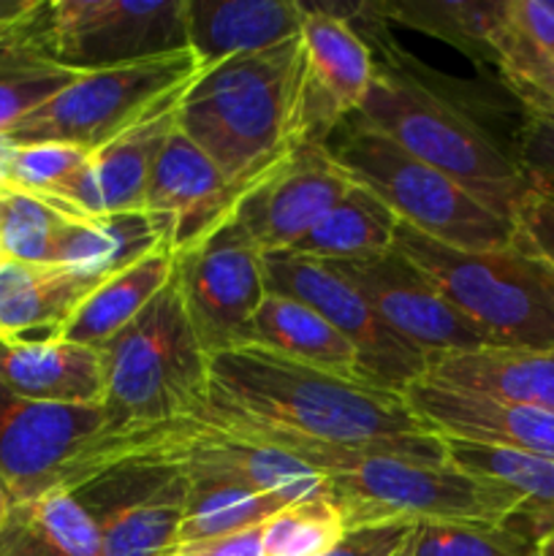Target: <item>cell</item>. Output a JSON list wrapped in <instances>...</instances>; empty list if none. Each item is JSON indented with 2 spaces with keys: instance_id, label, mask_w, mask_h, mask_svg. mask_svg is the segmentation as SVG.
I'll list each match as a JSON object with an SVG mask.
<instances>
[{
  "instance_id": "5b68a950",
  "label": "cell",
  "mask_w": 554,
  "mask_h": 556,
  "mask_svg": "<svg viewBox=\"0 0 554 556\" xmlns=\"http://www.w3.org/2000/svg\"><path fill=\"white\" fill-rule=\"evenodd\" d=\"M101 353L103 413L114 432L141 434L193 421L210 400V356L196 340L177 282Z\"/></svg>"
},
{
  "instance_id": "4dcf8cb0",
  "label": "cell",
  "mask_w": 554,
  "mask_h": 556,
  "mask_svg": "<svg viewBox=\"0 0 554 556\" xmlns=\"http://www.w3.org/2000/svg\"><path fill=\"white\" fill-rule=\"evenodd\" d=\"M378 11L383 20L432 33L489 63H494V38L508 22V0H400L378 3Z\"/></svg>"
},
{
  "instance_id": "f6af8a7d",
  "label": "cell",
  "mask_w": 554,
  "mask_h": 556,
  "mask_svg": "<svg viewBox=\"0 0 554 556\" xmlns=\"http://www.w3.org/2000/svg\"><path fill=\"white\" fill-rule=\"evenodd\" d=\"M536 556H554V530L543 532V535L538 538Z\"/></svg>"
},
{
  "instance_id": "2e32d148",
  "label": "cell",
  "mask_w": 554,
  "mask_h": 556,
  "mask_svg": "<svg viewBox=\"0 0 554 556\" xmlns=\"http://www.w3.org/2000/svg\"><path fill=\"white\" fill-rule=\"evenodd\" d=\"M304 5L302 81L297 103L299 144H324L331 130L345 123L367 98L375 63L367 41L340 16Z\"/></svg>"
},
{
  "instance_id": "b9f144b4",
  "label": "cell",
  "mask_w": 554,
  "mask_h": 556,
  "mask_svg": "<svg viewBox=\"0 0 554 556\" xmlns=\"http://www.w3.org/2000/svg\"><path fill=\"white\" fill-rule=\"evenodd\" d=\"M43 3L38 0H0V54L16 49L36 52V27Z\"/></svg>"
},
{
  "instance_id": "30bf717a",
  "label": "cell",
  "mask_w": 554,
  "mask_h": 556,
  "mask_svg": "<svg viewBox=\"0 0 554 556\" xmlns=\"http://www.w3.org/2000/svg\"><path fill=\"white\" fill-rule=\"evenodd\" d=\"M36 52L87 74L185 52L188 0H54L43 3Z\"/></svg>"
},
{
  "instance_id": "836d02e7",
  "label": "cell",
  "mask_w": 554,
  "mask_h": 556,
  "mask_svg": "<svg viewBox=\"0 0 554 556\" xmlns=\"http://www.w3.org/2000/svg\"><path fill=\"white\" fill-rule=\"evenodd\" d=\"M538 538L511 519L489 521H421L416 525L411 556H536Z\"/></svg>"
},
{
  "instance_id": "4fadbf2b",
  "label": "cell",
  "mask_w": 554,
  "mask_h": 556,
  "mask_svg": "<svg viewBox=\"0 0 554 556\" xmlns=\"http://www.w3.org/2000/svg\"><path fill=\"white\" fill-rule=\"evenodd\" d=\"M136 462L174 467L188 481L239 483L272 494L286 505L310 497H331L326 476L286 451L201 421L172 424L155 448Z\"/></svg>"
},
{
  "instance_id": "7dc6e473",
  "label": "cell",
  "mask_w": 554,
  "mask_h": 556,
  "mask_svg": "<svg viewBox=\"0 0 554 556\" xmlns=\"http://www.w3.org/2000/svg\"><path fill=\"white\" fill-rule=\"evenodd\" d=\"M549 530H554V521H552V525H549V527H546V532H549Z\"/></svg>"
},
{
  "instance_id": "7c38bea8",
  "label": "cell",
  "mask_w": 554,
  "mask_h": 556,
  "mask_svg": "<svg viewBox=\"0 0 554 556\" xmlns=\"http://www.w3.org/2000/svg\"><path fill=\"white\" fill-rule=\"evenodd\" d=\"M174 282L206 356L248 345L250 324L266 296L264 250L237 217L174 255Z\"/></svg>"
},
{
  "instance_id": "ee69618b",
  "label": "cell",
  "mask_w": 554,
  "mask_h": 556,
  "mask_svg": "<svg viewBox=\"0 0 554 556\" xmlns=\"http://www.w3.org/2000/svg\"><path fill=\"white\" fill-rule=\"evenodd\" d=\"M14 505H16L14 492H11L9 481H5L3 472H0V530H3L5 521H9V516H11V510H14Z\"/></svg>"
},
{
  "instance_id": "60d3db41",
  "label": "cell",
  "mask_w": 554,
  "mask_h": 556,
  "mask_svg": "<svg viewBox=\"0 0 554 556\" xmlns=\"http://www.w3.org/2000/svg\"><path fill=\"white\" fill-rule=\"evenodd\" d=\"M508 20L530 47L554 60V0H508Z\"/></svg>"
},
{
  "instance_id": "bcb514c9",
  "label": "cell",
  "mask_w": 554,
  "mask_h": 556,
  "mask_svg": "<svg viewBox=\"0 0 554 556\" xmlns=\"http://www.w3.org/2000/svg\"><path fill=\"white\" fill-rule=\"evenodd\" d=\"M413 543V541H411ZM411 543H407V546L405 548H402V552L400 554H396V556H411Z\"/></svg>"
},
{
  "instance_id": "7a4b0ae2",
  "label": "cell",
  "mask_w": 554,
  "mask_h": 556,
  "mask_svg": "<svg viewBox=\"0 0 554 556\" xmlns=\"http://www.w3.org/2000/svg\"><path fill=\"white\" fill-rule=\"evenodd\" d=\"M193 421H223L329 445L432 438L405 394L288 362L261 348L210 356V400Z\"/></svg>"
},
{
  "instance_id": "e575fe53",
  "label": "cell",
  "mask_w": 554,
  "mask_h": 556,
  "mask_svg": "<svg viewBox=\"0 0 554 556\" xmlns=\"http://www.w3.org/2000/svg\"><path fill=\"white\" fill-rule=\"evenodd\" d=\"M345 532V519L335 500H299L264 521V556H324Z\"/></svg>"
},
{
  "instance_id": "4316f807",
  "label": "cell",
  "mask_w": 554,
  "mask_h": 556,
  "mask_svg": "<svg viewBox=\"0 0 554 556\" xmlns=\"http://www.w3.org/2000/svg\"><path fill=\"white\" fill-rule=\"evenodd\" d=\"M0 556H101V535L76 494L52 492L14 505Z\"/></svg>"
},
{
  "instance_id": "8d00e7d4",
  "label": "cell",
  "mask_w": 554,
  "mask_h": 556,
  "mask_svg": "<svg viewBox=\"0 0 554 556\" xmlns=\"http://www.w3.org/2000/svg\"><path fill=\"white\" fill-rule=\"evenodd\" d=\"M494 65L505 87L521 101L525 112L541 114L554 123V60L543 58L536 47L514 30L511 20L492 43Z\"/></svg>"
},
{
  "instance_id": "7402d4cb",
  "label": "cell",
  "mask_w": 554,
  "mask_h": 556,
  "mask_svg": "<svg viewBox=\"0 0 554 556\" xmlns=\"http://www.w3.org/2000/svg\"><path fill=\"white\" fill-rule=\"evenodd\" d=\"M92 288H98V282L65 266L0 258V340L60 337Z\"/></svg>"
},
{
  "instance_id": "8fae6325",
  "label": "cell",
  "mask_w": 554,
  "mask_h": 556,
  "mask_svg": "<svg viewBox=\"0 0 554 556\" xmlns=\"http://www.w3.org/2000/svg\"><path fill=\"white\" fill-rule=\"evenodd\" d=\"M264 280L266 293H280L307 304L351 342L358 356V378L364 383L405 394L427 375V356L400 340L362 291L329 261L275 250L264 253Z\"/></svg>"
},
{
  "instance_id": "d4e9b609",
  "label": "cell",
  "mask_w": 554,
  "mask_h": 556,
  "mask_svg": "<svg viewBox=\"0 0 554 556\" xmlns=\"http://www.w3.org/2000/svg\"><path fill=\"white\" fill-rule=\"evenodd\" d=\"M261 348L288 362L320 369V372L340 375V378H358V356L351 342L331 329L313 307L297 299L266 293L250 324L248 345Z\"/></svg>"
},
{
  "instance_id": "cb8c5ba5",
  "label": "cell",
  "mask_w": 554,
  "mask_h": 556,
  "mask_svg": "<svg viewBox=\"0 0 554 556\" xmlns=\"http://www.w3.org/2000/svg\"><path fill=\"white\" fill-rule=\"evenodd\" d=\"M182 92L166 98L125 134L92 152V179H96L101 215L144 212V193L152 168L168 139L177 134V106Z\"/></svg>"
},
{
  "instance_id": "7bdbcfd3",
  "label": "cell",
  "mask_w": 554,
  "mask_h": 556,
  "mask_svg": "<svg viewBox=\"0 0 554 556\" xmlns=\"http://www.w3.org/2000/svg\"><path fill=\"white\" fill-rule=\"evenodd\" d=\"M168 556H264V525L212 538V541L185 543Z\"/></svg>"
},
{
  "instance_id": "f1b7e54d",
  "label": "cell",
  "mask_w": 554,
  "mask_h": 556,
  "mask_svg": "<svg viewBox=\"0 0 554 556\" xmlns=\"http://www.w3.org/2000/svg\"><path fill=\"white\" fill-rule=\"evenodd\" d=\"M443 440L445 459L459 470L498 481L516 492L525 503V514L516 516L521 527L541 538L554 521V459L525 454V451L500 448V445L467 443V440Z\"/></svg>"
},
{
  "instance_id": "44dd1931",
  "label": "cell",
  "mask_w": 554,
  "mask_h": 556,
  "mask_svg": "<svg viewBox=\"0 0 554 556\" xmlns=\"http://www.w3.org/2000/svg\"><path fill=\"white\" fill-rule=\"evenodd\" d=\"M0 386L54 405H101V353L65 337L0 340Z\"/></svg>"
},
{
  "instance_id": "74e56055",
  "label": "cell",
  "mask_w": 554,
  "mask_h": 556,
  "mask_svg": "<svg viewBox=\"0 0 554 556\" xmlns=\"http://www.w3.org/2000/svg\"><path fill=\"white\" fill-rule=\"evenodd\" d=\"M516 163L536 190L554 195V123L541 114L525 112L516 136Z\"/></svg>"
},
{
  "instance_id": "83f0119b",
  "label": "cell",
  "mask_w": 554,
  "mask_h": 556,
  "mask_svg": "<svg viewBox=\"0 0 554 556\" xmlns=\"http://www.w3.org/2000/svg\"><path fill=\"white\" fill-rule=\"evenodd\" d=\"M396 217L389 206L364 190L362 185H353L351 193L331 206L302 239L291 248V253L307 255V258L331 261V264H345V261L373 258V255L389 253L394 248Z\"/></svg>"
},
{
  "instance_id": "5bb4252c",
  "label": "cell",
  "mask_w": 554,
  "mask_h": 556,
  "mask_svg": "<svg viewBox=\"0 0 554 556\" xmlns=\"http://www.w3.org/2000/svg\"><path fill=\"white\" fill-rule=\"evenodd\" d=\"M101 535V556H168L179 543L188 478L152 462L114 467L76 492Z\"/></svg>"
},
{
  "instance_id": "9c48e42d",
  "label": "cell",
  "mask_w": 554,
  "mask_h": 556,
  "mask_svg": "<svg viewBox=\"0 0 554 556\" xmlns=\"http://www.w3.org/2000/svg\"><path fill=\"white\" fill-rule=\"evenodd\" d=\"M190 49L119 68L87 71L63 92L5 130L0 141L22 144H74L96 152L161 106L166 98L188 90L201 74Z\"/></svg>"
},
{
  "instance_id": "484cf974",
  "label": "cell",
  "mask_w": 554,
  "mask_h": 556,
  "mask_svg": "<svg viewBox=\"0 0 554 556\" xmlns=\"http://www.w3.org/2000/svg\"><path fill=\"white\" fill-rule=\"evenodd\" d=\"M174 275V255L158 248L139 264L128 266L119 275L109 277L92 288L90 296L76 307L60 337L76 345L103 351L125 326L134 324L141 309L168 286Z\"/></svg>"
},
{
  "instance_id": "3957f363",
  "label": "cell",
  "mask_w": 554,
  "mask_h": 556,
  "mask_svg": "<svg viewBox=\"0 0 554 556\" xmlns=\"http://www.w3.org/2000/svg\"><path fill=\"white\" fill-rule=\"evenodd\" d=\"M302 41L239 54L204 68L182 92L177 130L234 185L250 190L299 147Z\"/></svg>"
},
{
  "instance_id": "ffe728a7",
  "label": "cell",
  "mask_w": 554,
  "mask_h": 556,
  "mask_svg": "<svg viewBox=\"0 0 554 556\" xmlns=\"http://www.w3.org/2000/svg\"><path fill=\"white\" fill-rule=\"evenodd\" d=\"M297 0H188V47L201 68L302 36Z\"/></svg>"
},
{
  "instance_id": "9a60e30c",
  "label": "cell",
  "mask_w": 554,
  "mask_h": 556,
  "mask_svg": "<svg viewBox=\"0 0 554 556\" xmlns=\"http://www.w3.org/2000/svg\"><path fill=\"white\" fill-rule=\"evenodd\" d=\"M335 266L362 291L400 340L427 356L429 367L440 358L489 348L476 326L462 318L449 299L394 248L373 258Z\"/></svg>"
},
{
  "instance_id": "8992f818",
  "label": "cell",
  "mask_w": 554,
  "mask_h": 556,
  "mask_svg": "<svg viewBox=\"0 0 554 556\" xmlns=\"http://www.w3.org/2000/svg\"><path fill=\"white\" fill-rule=\"evenodd\" d=\"M353 117L364 128L394 141L407 155L438 168L508 220H514L532 190L514 152L494 144L476 119L396 65H375L373 85Z\"/></svg>"
},
{
  "instance_id": "e0dca14e",
  "label": "cell",
  "mask_w": 554,
  "mask_h": 556,
  "mask_svg": "<svg viewBox=\"0 0 554 556\" xmlns=\"http://www.w3.org/2000/svg\"><path fill=\"white\" fill-rule=\"evenodd\" d=\"M324 144H299L239 201L237 217L264 253L291 250L353 188Z\"/></svg>"
},
{
  "instance_id": "f546056e",
  "label": "cell",
  "mask_w": 554,
  "mask_h": 556,
  "mask_svg": "<svg viewBox=\"0 0 554 556\" xmlns=\"http://www.w3.org/2000/svg\"><path fill=\"white\" fill-rule=\"evenodd\" d=\"M158 248L161 242L144 212H117L90 220H71L60 266L101 286L103 280L139 264Z\"/></svg>"
},
{
  "instance_id": "ab89813d",
  "label": "cell",
  "mask_w": 554,
  "mask_h": 556,
  "mask_svg": "<svg viewBox=\"0 0 554 556\" xmlns=\"http://www.w3.org/2000/svg\"><path fill=\"white\" fill-rule=\"evenodd\" d=\"M416 525H373L348 530L324 556H396L413 541Z\"/></svg>"
},
{
  "instance_id": "ac0fdd59",
  "label": "cell",
  "mask_w": 554,
  "mask_h": 556,
  "mask_svg": "<svg viewBox=\"0 0 554 556\" xmlns=\"http://www.w3.org/2000/svg\"><path fill=\"white\" fill-rule=\"evenodd\" d=\"M244 193L248 190L234 185L177 130L152 168L144 215L150 217L161 248L179 255L231 220Z\"/></svg>"
},
{
  "instance_id": "277c9868",
  "label": "cell",
  "mask_w": 554,
  "mask_h": 556,
  "mask_svg": "<svg viewBox=\"0 0 554 556\" xmlns=\"http://www.w3.org/2000/svg\"><path fill=\"white\" fill-rule=\"evenodd\" d=\"M394 250L411 261L489 348L554 351V269L519 237L500 250H454L396 223Z\"/></svg>"
},
{
  "instance_id": "ba28073f",
  "label": "cell",
  "mask_w": 554,
  "mask_h": 556,
  "mask_svg": "<svg viewBox=\"0 0 554 556\" xmlns=\"http://www.w3.org/2000/svg\"><path fill=\"white\" fill-rule=\"evenodd\" d=\"M337 166L378 195L391 215L413 231L454 250H500L516 239V223L473 199L462 185L407 155L391 139L353 125L337 147Z\"/></svg>"
},
{
  "instance_id": "603a6c76",
  "label": "cell",
  "mask_w": 554,
  "mask_h": 556,
  "mask_svg": "<svg viewBox=\"0 0 554 556\" xmlns=\"http://www.w3.org/2000/svg\"><path fill=\"white\" fill-rule=\"evenodd\" d=\"M445 389L554 413V351H481L435 362L424 375Z\"/></svg>"
},
{
  "instance_id": "1f68e13d",
  "label": "cell",
  "mask_w": 554,
  "mask_h": 556,
  "mask_svg": "<svg viewBox=\"0 0 554 556\" xmlns=\"http://www.w3.org/2000/svg\"><path fill=\"white\" fill-rule=\"evenodd\" d=\"M71 220L41 195L0 182V258L16 264L60 266Z\"/></svg>"
},
{
  "instance_id": "6da1fadb",
  "label": "cell",
  "mask_w": 554,
  "mask_h": 556,
  "mask_svg": "<svg viewBox=\"0 0 554 556\" xmlns=\"http://www.w3.org/2000/svg\"><path fill=\"white\" fill-rule=\"evenodd\" d=\"M201 424L275 445L326 476L348 530L421 521L503 525L527 510L508 486L451 465L438 434L413 443L329 445L239 424Z\"/></svg>"
},
{
  "instance_id": "d6a6232c",
  "label": "cell",
  "mask_w": 554,
  "mask_h": 556,
  "mask_svg": "<svg viewBox=\"0 0 554 556\" xmlns=\"http://www.w3.org/2000/svg\"><path fill=\"white\" fill-rule=\"evenodd\" d=\"M286 503L255 489L223 481H188L179 543L212 541L248 527L264 525Z\"/></svg>"
},
{
  "instance_id": "d590c367",
  "label": "cell",
  "mask_w": 554,
  "mask_h": 556,
  "mask_svg": "<svg viewBox=\"0 0 554 556\" xmlns=\"http://www.w3.org/2000/svg\"><path fill=\"white\" fill-rule=\"evenodd\" d=\"M79 76L81 71L52 63L33 49L0 54V136Z\"/></svg>"
},
{
  "instance_id": "d6986e66",
  "label": "cell",
  "mask_w": 554,
  "mask_h": 556,
  "mask_svg": "<svg viewBox=\"0 0 554 556\" xmlns=\"http://www.w3.org/2000/svg\"><path fill=\"white\" fill-rule=\"evenodd\" d=\"M418 421L438 438L500 445L554 459V413L445 389L421 378L405 391Z\"/></svg>"
},
{
  "instance_id": "52a82bcc",
  "label": "cell",
  "mask_w": 554,
  "mask_h": 556,
  "mask_svg": "<svg viewBox=\"0 0 554 556\" xmlns=\"http://www.w3.org/2000/svg\"><path fill=\"white\" fill-rule=\"evenodd\" d=\"M168 427L119 434L101 405H54L0 386V472L16 503L52 492H81L150 454Z\"/></svg>"
},
{
  "instance_id": "f35d334b",
  "label": "cell",
  "mask_w": 554,
  "mask_h": 556,
  "mask_svg": "<svg viewBox=\"0 0 554 556\" xmlns=\"http://www.w3.org/2000/svg\"><path fill=\"white\" fill-rule=\"evenodd\" d=\"M516 237L554 269V195L532 188L514 215Z\"/></svg>"
}]
</instances>
